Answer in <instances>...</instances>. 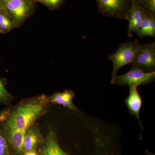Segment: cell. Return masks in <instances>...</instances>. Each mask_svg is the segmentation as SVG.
<instances>
[{"label": "cell", "mask_w": 155, "mask_h": 155, "mask_svg": "<svg viewBox=\"0 0 155 155\" xmlns=\"http://www.w3.org/2000/svg\"><path fill=\"white\" fill-rule=\"evenodd\" d=\"M45 95L22 100L14 106H8L0 113V129L5 135L13 155H22L26 130L49 108Z\"/></svg>", "instance_id": "6da1fadb"}, {"label": "cell", "mask_w": 155, "mask_h": 155, "mask_svg": "<svg viewBox=\"0 0 155 155\" xmlns=\"http://www.w3.org/2000/svg\"><path fill=\"white\" fill-rule=\"evenodd\" d=\"M0 8L11 15L19 28L35 14L37 3L32 0H0Z\"/></svg>", "instance_id": "7a4b0ae2"}, {"label": "cell", "mask_w": 155, "mask_h": 155, "mask_svg": "<svg viewBox=\"0 0 155 155\" xmlns=\"http://www.w3.org/2000/svg\"><path fill=\"white\" fill-rule=\"evenodd\" d=\"M140 45L137 40L123 43L116 52L108 56V59L112 61L114 65L111 79L112 84H114L119 69L133 62L135 53Z\"/></svg>", "instance_id": "3957f363"}, {"label": "cell", "mask_w": 155, "mask_h": 155, "mask_svg": "<svg viewBox=\"0 0 155 155\" xmlns=\"http://www.w3.org/2000/svg\"><path fill=\"white\" fill-rule=\"evenodd\" d=\"M98 11L106 17L127 19L131 0H96Z\"/></svg>", "instance_id": "277c9868"}, {"label": "cell", "mask_w": 155, "mask_h": 155, "mask_svg": "<svg viewBox=\"0 0 155 155\" xmlns=\"http://www.w3.org/2000/svg\"><path fill=\"white\" fill-rule=\"evenodd\" d=\"M130 65L143 72L155 71V43L140 45Z\"/></svg>", "instance_id": "5b68a950"}, {"label": "cell", "mask_w": 155, "mask_h": 155, "mask_svg": "<svg viewBox=\"0 0 155 155\" xmlns=\"http://www.w3.org/2000/svg\"><path fill=\"white\" fill-rule=\"evenodd\" d=\"M155 72H143L137 68L131 67L130 71L123 75H116L114 84L119 85L138 87L150 84L155 80Z\"/></svg>", "instance_id": "8992f818"}, {"label": "cell", "mask_w": 155, "mask_h": 155, "mask_svg": "<svg viewBox=\"0 0 155 155\" xmlns=\"http://www.w3.org/2000/svg\"><path fill=\"white\" fill-rule=\"evenodd\" d=\"M45 137L41 131L38 123H34L26 130L23 140V153L36 151L39 145L44 143Z\"/></svg>", "instance_id": "52a82bcc"}, {"label": "cell", "mask_w": 155, "mask_h": 155, "mask_svg": "<svg viewBox=\"0 0 155 155\" xmlns=\"http://www.w3.org/2000/svg\"><path fill=\"white\" fill-rule=\"evenodd\" d=\"M146 11H144L137 2H132V5L127 15L128 21L127 35L132 36L133 32H136L140 28Z\"/></svg>", "instance_id": "ba28073f"}, {"label": "cell", "mask_w": 155, "mask_h": 155, "mask_svg": "<svg viewBox=\"0 0 155 155\" xmlns=\"http://www.w3.org/2000/svg\"><path fill=\"white\" fill-rule=\"evenodd\" d=\"M137 88V86H129V95L125 99L124 101L130 114L135 116L138 120L142 129L143 127L141 125L140 113L143 102Z\"/></svg>", "instance_id": "9c48e42d"}, {"label": "cell", "mask_w": 155, "mask_h": 155, "mask_svg": "<svg viewBox=\"0 0 155 155\" xmlns=\"http://www.w3.org/2000/svg\"><path fill=\"white\" fill-rule=\"evenodd\" d=\"M74 97V91L70 90H66L64 92H56L48 98L50 103L61 105L74 112H81L73 104Z\"/></svg>", "instance_id": "30bf717a"}, {"label": "cell", "mask_w": 155, "mask_h": 155, "mask_svg": "<svg viewBox=\"0 0 155 155\" xmlns=\"http://www.w3.org/2000/svg\"><path fill=\"white\" fill-rule=\"evenodd\" d=\"M17 28L13 19L4 9L0 8V31L2 33H7Z\"/></svg>", "instance_id": "8fae6325"}, {"label": "cell", "mask_w": 155, "mask_h": 155, "mask_svg": "<svg viewBox=\"0 0 155 155\" xmlns=\"http://www.w3.org/2000/svg\"><path fill=\"white\" fill-rule=\"evenodd\" d=\"M8 84V80L5 78L0 77V105H5L7 106L11 105L14 96L6 88Z\"/></svg>", "instance_id": "7c38bea8"}, {"label": "cell", "mask_w": 155, "mask_h": 155, "mask_svg": "<svg viewBox=\"0 0 155 155\" xmlns=\"http://www.w3.org/2000/svg\"><path fill=\"white\" fill-rule=\"evenodd\" d=\"M35 2L40 3L49 10L54 11L61 8L64 5L65 0H32Z\"/></svg>", "instance_id": "4fadbf2b"}, {"label": "cell", "mask_w": 155, "mask_h": 155, "mask_svg": "<svg viewBox=\"0 0 155 155\" xmlns=\"http://www.w3.org/2000/svg\"><path fill=\"white\" fill-rule=\"evenodd\" d=\"M0 155H13L5 134L0 129Z\"/></svg>", "instance_id": "5bb4252c"}, {"label": "cell", "mask_w": 155, "mask_h": 155, "mask_svg": "<svg viewBox=\"0 0 155 155\" xmlns=\"http://www.w3.org/2000/svg\"><path fill=\"white\" fill-rule=\"evenodd\" d=\"M150 13L146 12L145 15L140 28L136 33L140 37L143 38L146 36H149V17Z\"/></svg>", "instance_id": "9a60e30c"}, {"label": "cell", "mask_w": 155, "mask_h": 155, "mask_svg": "<svg viewBox=\"0 0 155 155\" xmlns=\"http://www.w3.org/2000/svg\"><path fill=\"white\" fill-rule=\"evenodd\" d=\"M137 3L147 13L155 14V0H139Z\"/></svg>", "instance_id": "2e32d148"}, {"label": "cell", "mask_w": 155, "mask_h": 155, "mask_svg": "<svg viewBox=\"0 0 155 155\" xmlns=\"http://www.w3.org/2000/svg\"><path fill=\"white\" fill-rule=\"evenodd\" d=\"M149 36L153 37H155V14H149Z\"/></svg>", "instance_id": "e0dca14e"}, {"label": "cell", "mask_w": 155, "mask_h": 155, "mask_svg": "<svg viewBox=\"0 0 155 155\" xmlns=\"http://www.w3.org/2000/svg\"><path fill=\"white\" fill-rule=\"evenodd\" d=\"M22 155H39L37 151H29L24 152Z\"/></svg>", "instance_id": "ac0fdd59"}, {"label": "cell", "mask_w": 155, "mask_h": 155, "mask_svg": "<svg viewBox=\"0 0 155 155\" xmlns=\"http://www.w3.org/2000/svg\"><path fill=\"white\" fill-rule=\"evenodd\" d=\"M146 153L147 155H155L154 154L148 151V150H146Z\"/></svg>", "instance_id": "d6986e66"}, {"label": "cell", "mask_w": 155, "mask_h": 155, "mask_svg": "<svg viewBox=\"0 0 155 155\" xmlns=\"http://www.w3.org/2000/svg\"><path fill=\"white\" fill-rule=\"evenodd\" d=\"M131 2H138L139 0H131Z\"/></svg>", "instance_id": "ffe728a7"}, {"label": "cell", "mask_w": 155, "mask_h": 155, "mask_svg": "<svg viewBox=\"0 0 155 155\" xmlns=\"http://www.w3.org/2000/svg\"><path fill=\"white\" fill-rule=\"evenodd\" d=\"M111 155H120L118 153H112Z\"/></svg>", "instance_id": "44dd1931"}, {"label": "cell", "mask_w": 155, "mask_h": 155, "mask_svg": "<svg viewBox=\"0 0 155 155\" xmlns=\"http://www.w3.org/2000/svg\"><path fill=\"white\" fill-rule=\"evenodd\" d=\"M1 34H2V32H1V31H0V35H1Z\"/></svg>", "instance_id": "7402d4cb"}]
</instances>
